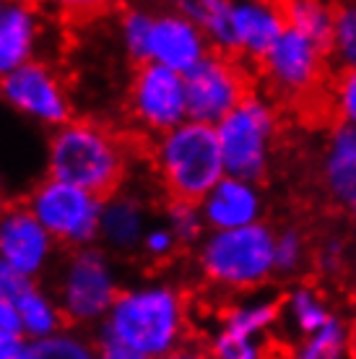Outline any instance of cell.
Masks as SVG:
<instances>
[{
  "mask_svg": "<svg viewBox=\"0 0 356 359\" xmlns=\"http://www.w3.org/2000/svg\"><path fill=\"white\" fill-rule=\"evenodd\" d=\"M32 287H36L34 278L18 273L16 269H11L8 263L0 258V302H11V305H16L18 299L27 294Z\"/></svg>",
  "mask_w": 356,
  "mask_h": 359,
  "instance_id": "cell-22",
  "label": "cell"
},
{
  "mask_svg": "<svg viewBox=\"0 0 356 359\" xmlns=\"http://www.w3.org/2000/svg\"><path fill=\"white\" fill-rule=\"evenodd\" d=\"M333 21H336V47H341L343 57L348 60L351 71H356V11H343L336 6Z\"/></svg>",
  "mask_w": 356,
  "mask_h": 359,
  "instance_id": "cell-21",
  "label": "cell"
},
{
  "mask_svg": "<svg viewBox=\"0 0 356 359\" xmlns=\"http://www.w3.org/2000/svg\"><path fill=\"white\" fill-rule=\"evenodd\" d=\"M185 79L187 120L219 126L224 117H229L237 107L252 97L247 68L229 55L208 53Z\"/></svg>",
  "mask_w": 356,
  "mask_h": 359,
  "instance_id": "cell-6",
  "label": "cell"
},
{
  "mask_svg": "<svg viewBox=\"0 0 356 359\" xmlns=\"http://www.w3.org/2000/svg\"><path fill=\"white\" fill-rule=\"evenodd\" d=\"M21 359H99V344L81 328H62L55 336L27 341Z\"/></svg>",
  "mask_w": 356,
  "mask_h": 359,
  "instance_id": "cell-17",
  "label": "cell"
},
{
  "mask_svg": "<svg viewBox=\"0 0 356 359\" xmlns=\"http://www.w3.org/2000/svg\"><path fill=\"white\" fill-rule=\"evenodd\" d=\"M99 359H151V357H143V354L120 349V346H99Z\"/></svg>",
  "mask_w": 356,
  "mask_h": 359,
  "instance_id": "cell-28",
  "label": "cell"
},
{
  "mask_svg": "<svg viewBox=\"0 0 356 359\" xmlns=\"http://www.w3.org/2000/svg\"><path fill=\"white\" fill-rule=\"evenodd\" d=\"M348 351H351V359H356V325L351 328V339H348Z\"/></svg>",
  "mask_w": 356,
  "mask_h": 359,
  "instance_id": "cell-31",
  "label": "cell"
},
{
  "mask_svg": "<svg viewBox=\"0 0 356 359\" xmlns=\"http://www.w3.org/2000/svg\"><path fill=\"white\" fill-rule=\"evenodd\" d=\"M0 99L18 115H27L55 130L71 123V102L65 97L60 79L45 63L32 60L18 71L3 76Z\"/></svg>",
  "mask_w": 356,
  "mask_h": 359,
  "instance_id": "cell-9",
  "label": "cell"
},
{
  "mask_svg": "<svg viewBox=\"0 0 356 359\" xmlns=\"http://www.w3.org/2000/svg\"><path fill=\"white\" fill-rule=\"evenodd\" d=\"M125 170V149L107 128L86 120H71L53 130L47 144V177L107 201L123 188Z\"/></svg>",
  "mask_w": 356,
  "mask_h": 359,
  "instance_id": "cell-2",
  "label": "cell"
},
{
  "mask_svg": "<svg viewBox=\"0 0 356 359\" xmlns=\"http://www.w3.org/2000/svg\"><path fill=\"white\" fill-rule=\"evenodd\" d=\"M343 109L356 120V71L343 73Z\"/></svg>",
  "mask_w": 356,
  "mask_h": 359,
  "instance_id": "cell-27",
  "label": "cell"
},
{
  "mask_svg": "<svg viewBox=\"0 0 356 359\" xmlns=\"http://www.w3.org/2000/svg\"><path fill=\"white\" fill-rule=\"evenodd\" d=\"M39 24L36 13L21 3H0V79L32 63Z\"/></svg>",
  "mask_w": 356,
  "mask_h": 359,
  "instance_id": "cell-13",
  "label": "cell"
},
{
  "mask_svg": "<svg viewBox=\"0 0 356 359\" xmlns=\"http://www.w3.org/2000/svg\"><path fill=\"white\" fill-rule=\"evenodd\" d=\"M208 55L205 34L182 13H159L153 18L151 47L149 57L151 63L164 65L170 71L185 76Z\"/></svg>",
  "mask_w": 356,
  "mask_h": 359,
  "instance_id": "cell-12",
  "label": "cell"
},
{
  "mask_svg": "<svg viewBox=\"0 0 356 359\" xmlns=\"http://www.w3.org/2000/svg\"><path fill=\"white\" fill-rule=\"evenodd\" d=\"M146 222H143L141 203L130 196H117L104 201V214H102V237L112 250H133L135 245L143 243L146 237Z\"/></svg>",
  "mask_w": 356,
  "mask_h": 359,
  "instance_id": "cell-15",
  "label": "cell"
},
{
  "mask_svg": "<svg viewBox=\"0 0 356 359\" xmlns=\"http://www.w3.org/2000/svg\"><path fill=\"white\" fill-rule=\"evenodd\" d=\"M156 170L170 201L200 206L226 172L216 128L187 120L161 135Z\"/></svg>",
  "mask_w": 356,
  "mask_h": 359,
  "instance_id": "cell-3",
  "label": "cell"
},
{
  "mask_svg": "<svg viewBox=\"0 0 356 359\" xmlns=\"http://www.w3.org/2000/svg\"><path fill=\"white\" fill-rule=\"evenodd\" d=\"M330 182L338 193L356 196V133H343L330 156Z\"/></svg>",
  "mask_w": 356,
  "mask_h": 359,
  "instance_id": "cell-19",
  "label": "cell"
},
{
  "mask_svg": "<svg viewBox=\"0 0 356 359\" xmlns=\"http://www.w3.org/2000/svg\"><path fill=\"white\" fill-rule=\"evenodd\" d=\"M24 346H27V339L3 336V333H0V359H21Z\"/></svg>",
  "mask_w": 356,
  "mask_h": 359,
  "instance_id": "cell-26",
  "label": "cell"
},
{
  "mask_svg": "<svg viewBox=\"0 0 356 359\" xmlns=\"http://www.w3.org/2000/svg\"><path fill=\"white\" fill-rule=\"evenodd\" d=\"M130 112L146 130L167 135L187 123L185 79L156 63L138 65L130 81Z\"/></svg>",
  "mask_w": 356,
  "mask_h": 359,
  "instance_id": "cell-8",
  "label": "cell"
},
{
  "mask_svg": "<svg viewBox=\"0 0 356 359\" xmlns=\"http://www.w3.org/2000/svg\"><path fill=\"white\" fill-rule=\"evenodd\" d=\"M164 359H205L203 354H198V351H193V349H182L179 346L177 351H172L170 357H164Z\"/></svg>",
  "mask_w": 356,
  "mask_h": 359,
  "instance_id": "cell-30",
  "label": "cell"
},
{
  "mask_svg": "<svg viewBox=\"0 0 356 359\" xmlns=\"http://www.w3.org/2000/svg\"><path fill=\"white\" fill-rule=\"evenodd\" d=\"M341 351V333L336 323H325L317 331V336L312 339L310 349L304 354V359H338Z\"/></svg>",
  "mask_w": 356,
  "mask_h": 359,
  "instance_id": "cell-23",
  "label": "cell"
},
{
  "mask_svg": "<svg viewBox=\"0 0 356 359\" xmlns=\"http://www.w3.org/2000/svg\"><path fill=\"white\" fill-rule=\"evenodd\" d=\"M27 208L53 234L55 243L71 245L73 250L97 245L102 237L104 198L86 193L76 185L53 177L42 180L32 190Z\"/></svg>",
  "mask_w": 356,
  "mask_h": 359,
  "instance_id": "cell-5",
  "label": "cell"
},
{
  "mask_svg": "<svg viewBox=\"0 0 356 359\" xmlns=\"http://www.w3.org/2000/svg\"><path fill=\"white\" fill-rule=\"evenodd\" d=\"M0 333H3V336L27 339V336H24V325H21L18 307L11 305V302H0Z\"/></svg>",
  "mask_w": 356,
  "mask_h": 359,
  "instance_id": "cell-25",
  "label": "cell"
},
{
  "mask_svg": "<svg viewBox=\"0 0 356 359\" xmlns=\"http://www.w3.org/2000/svg\"><path fill=\"white\" fill-rule=\"evenodd\" d=\"M185 336V305L172 287L146 284L123 289L107 318L97 325L99 346H120L143 357L164 359Z\"/></svg>",
  "mask_w": 356,
  "mask_h": 359,
  "instance_id": "cell-1",
  "label": "cell"
},
{
  "mask_svg": "<svg viewBox=\"0 0 356 359\" xmlns=\"http://www.w3.org/2000/svg\"><path fill=\"white\" fill-rule=\"evenodd\" d=\"M120 292L123 289L117 284L107 252L99 245H89L71 250L62 266L55 299L65 315V323H73V328H86L99 325L107 318Z\"/></svg>",
  "mask_w": 356,
  "mask_h": 359,
  "instance_id": "cell-4",
  "label": "cell"
},
{
  "mask_svg": "<svg viewBox=\"0 0 356 359\" xmlns=\"http://www.w3.org/2000/svg\"><path fill=\"white\" fill-rule=\"evenodd\" d=\"M200 208H203V219L208 224L216 226L219 232H226V229L249 226L252 216L258 211V201H255V193L242 180L224 177L208 193Z\"/></svg>",
  "mask_w": 356,
  "mask_h": 359,
  "instance_id": "cell-14",
  "label": "cell"
},
{
  "mask_svg": "<svg viewBox=\"0 0 356 359\" xmlns=\"http://www.w3.org/2000/svg\"><path fill=\"white\" fill-rule=\"evenodd\" d=\"M354 211H356V198H354Z\"/></svg>",
  "mask_w": 356,
  "mask_h": 359,
  "instance_id": "cell-32",
  "label": "cell"
},
{
  "mask_svg": "<svg viewBox=\"0 0 356 359\" xmlns=\"http://www.w3.org/2000/svg\"><path fill=\"white\" fill-rule=\"evenodd\" d=\"M153 13L143 8H128L120 18V36L128 57L138 65L151 63L149 57V47H151V29H153Z\"/></svg>",
  "mask_w": 356,
  "mask_h": 359,
  "instance_id": "cell-18",
  "label": "cell"
},
{
  "mask_svg": "<svg viewBox=\"0 0 356 359\" xmlns=\"http://www.w3.org/2000/svg\"><path fill=\"white\" fill-rule=\"evenodd\" d=\"M55 245L53 234L29 208H8L0 216V258L18 273L36 281L53 261Z\"/></svg>",
  "mask_w": 356,
  "mask_h": 359,
  "instance_id": "cell-11",
  "label": "cell"
},
{
  "mask_svg": "<svg viewBox=\"0 0 356 359\" xmlns=\"http://www.w3.org/2000/svg\"><path fill=\"white\" fill-rule=\"evenodd\" d=\"M258 359H294V357H292V351L286 349V346H268V349L260 351Z\"/></svg>",
  "mask_w": 356,
  "mask_h": 359,
  "instance_id": "cell-29",
  "label": "cell"
},
{
  "mask_svg": "<svg viewBox=\"0 0 356 359\" xmlns=\"http://www.w3.org/2000/svg\"><path fill=\"white\" fill-rule=\"evenodd\" d=\"M276 263V248L263 226L216 232L200 250V266L216 284H252Z\"/></svg>",
  "mask_w": 356,
  "mask_h": 359,
  "instance_id": "cell-7",
  "label": "cell"
},
{
  "mask_svg": "<svg viewBox=\"0 0 356 359\" xmlns=\"http://www.w3.org/2000/svg\"><path fill=\"white\" fill-rule=\"evenodd\" d=\"M167 219H170V229L177 243L190 245L200 237L203 216H200V208L193 206V203H177V201H170V206H167Z\"/></svg>",
  "mask_w": 356,
  "mask_h": 359,
  "instance_id": "cell-20",
  "label": "cell"
},
{
  "mask_svg": "<svg viewBox=\"0 0 356 359\" xmlns=\"http://www.w3.org/2000/svg\"><path fill=\"white\" fill-rule=\"evenodd\" d=\"M271 130L268 115L258 99H249L216 126L224 154V167L234 180L258 177L263 170L266 135Z\"/></svg>",
  "mask_w": 356,
  "mask_h": 359,
  "instance_id": "cell-10",
  "label": "cell"
},
{
  "mask_svg": "<svg viewBox=\"0 0 356 359\" xmlns=\"http://www.w3.org/2000/svg\"><path fill=\"white\" fill-rule=\"evenodd\" d=\"M141 245H143V250L149 252L151 258H167V255H172V250H174L177 240H174L172 229L153 226V229H149V232H146V237H143Z\"/></svg>",
  "mask_w": 356,
  "mask_h": 359,
  "instance_id": "cell-24",
  "label": "cell"
},
{
  "mask_svg": "<svg viewBox=\"0 0 356 359\" xmlns=\"http://www.w3.org/2000/svg\"><path fill=\"white\" fill-rule=\"evenodd\" d=\"M16 307L18 315H21V325H24L27 341L55 336L65 325V315H62L57 299L53 294H47L45 289H39V284L29 289L27 294L16 302Z\"/></svg>",
  "mask_w": 356,
  "mask_h": 359,
  "instance_id": "cell-16",
  "label": "cell"
}]
</instances>
